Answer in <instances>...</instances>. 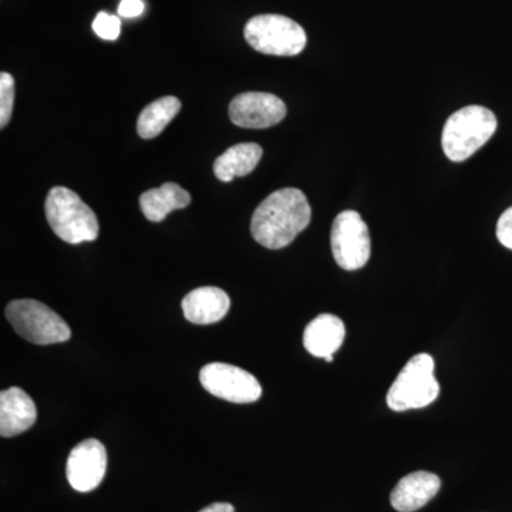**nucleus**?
Returning a JSON list of instances; mask_svg holds the SVG:
<instances>
[{"label":"nucleus","instance_id":"2eb2a0df","mask_svg":"<svg viewBox=\"0 0 512 512\" xmlns=\"http://www.w3.org/2000/svg\"><path fill=\"white\" fill-rule=\"evenodd\" d=\"M190 204V192L175 183H165L160 188L143 192L140 197L141 211L151 222H161L170 212L183 210Z\"/></svg>","mask_w":512,"mask_h":512},{"label":"nucleus","instance_id":"423d86ee","mask_svg":"<svg viewBox=\"0 0 512 512\" xmlns=\"http://www.w3.org/2000/svg\"><path fill=\"white\" fill-rule=\"evenodd\" d=\"M248 45L262 55L291 57L305 50V30L295 20L282 15H259L244 29Z\"/></svg>","mask_w":512,"mask_h":512},{"label":"nucleus","instance_id":"f3484780","mask_svg":"<svg viewBox=\"0 0 512 512\" xmlns=\"http://www.w3.org/2000/svg\"><path fill=\"white\" fill-rule=\"evenodd\" d=\"M181 110V101L177 97L167 96L153 101L141 111L137 121L138 136L151 140L163 133L164 128L173 121Z\"/></svg>","mask_w":512,"mask_h":512},{"label":"nucleus","instance_id":"4be33fe9","mask_svg":"<svg viewBox=\"0 0 512 512\" xmlns=\"http://www.w3.org/2000/svg\"><path fill=\"white\" fill-rule=\"evenodd\" d=\"M200 512H235V508L229 503H214L202 508Z\"/></svg>","mask_w":512,"mask_h":512},{"label":"nucleus","instance_id":"a211bd4d","mask_svg":"<svg viewBox=\"0 0 512 512\" xmlns=\"http://www.w3.org/2000/svg\"><path fill=\"white\" fill-rule=\"evenodd\" d=\"M15 104V80L12 74H0V127L8 126Z\"/></svg>","mask_w":512,"mask_h":512},{"label":"nucleus","instance_id":"f8f14e48","mask_svg":"<svg viewBox=\"0 0 512 512\" xmlns=\"http://www.w3.org/2000/svg\"><path fill=\"white\" fill-rule=\"evenodd\" d=\"M441 488V480L429 471H416L399 481L390 495V504L399 512H414L429 504Z\"/></svg>","mask_w":512,"mask_h":512},{"label":"nucleus","instance_id":"412c9836","mask_svg":"<svg viewBox=\"0 0 512 512\" xmlns=\"http://www.w3.org/2000/svg\"><path fill=\"white\" fill-rule=\"evenodd\" d=\"M143 0H121L119 5V15L121 18L133 19L143 15L144 12Z\"/></svg>","mask_w":512,"mask_h":512},{"label":"nucleus","instance_id":"9d476101","mask_svg":"<svg viewBox=\"0 0 512 512\" xmlns=\"http://www.w3.org/2000/svg\"><path fill=\"white\" fill-rule=\"evenodd\" d=\"M285 116L284 101L271 93L238 94L229 104V119L238 127L268 128L281 123Z\"/></svg>","mask_w":512,"mask_h":512},{"label":"nucleus","instance_id":"6ab92c4d","mask_svg":"<svg viewBox=\"0 0 512 512\" xmlns=\"http://www.w3.org/2000/svg\"><path fill=\"white\" fill-rule=\"evenodd\" d=\"M93 30L100 39L113 40L119 39L121 32V22L117 16L110 15L107 12H100L93 22Z\"/></svg>","mask_w":512,"mask_h":512},{"label":"nucleus","instance_id":"4468645a","mask_svg":"<svg viewBox=\"0 0 512 512\" xmlns=\"http://www.w3.org/2000/svg\"><path fill=\"white\" fill-rule=\"evenodd\" d=\"M345 323L338 316L323 313L306 326L303 346L312 356L332 362L345 340Z\"/></svg>","mask_w":512,"mask_h":512},{"label":"nucleus","instance_id":"39448f33","mask_svg":"<svg viewBox=\"0 0 512 512\" xmlns=\"http://www.w3.org/2000/svg\"><path fill=\"white\" fill-rule=\"evenodd\" d=\"M6 319L20 338L46 346L67 342L72 336L69 325L45 303L35 299H16L6 306Z\"/></svg>","mask_w":512,"mask_h":512},{"label":"nucleus","instance_id":"aec40b11","mask_svg":"<svg viewBox=\"0 0 512 512\" xmlns=\"http://www.w3.org/2000/svg\"><path fill=\"white\" fill-rule=\"evenodd\" d=\"M497 238L505 248L512 251V207L501 215L497 224Z\"/></svg>","mask_w":512,"mask_h":512},{"label":"nucleus","instance_id":"0eeeda50","mask_svg":"<svg viewBox=\"0 0 512 512\" xmlns=\"http://www.w3.org/2000/svg\"><path fill=\"white\" fill-rule=\"evenodd\" d=\"M330 245L336 264L345 271H357L372 254L369 228L359 212L343 211L333 221Z\"/></svg>","mask_w":512,"mask_h":512},{"label":"nucleus","instance_id":"f03ea898","mask_svg":"<svg viewBox=\"0 0 512 512\" xmlns=\"http://www.w3.org/2000/svg\"><path fill=\"white\" fill-rule=\"evenodd\" d=\"M45 212L50 228L67 244L92 242L99 237L100 227L96 214L69 188H52L46 198Z\"/></svg>","mask_w":512,"mask_h":512},{"label":"nucleus","instance_id":"20e7f679","mask_svg":"<svg viewBox=\"0 0 512 512\" xmlns=\"http://www.w3.org/2000/svg\"><path fill=\"white\" fill-rule=\"evenodd\" d=\"M440 384L434 376V360L420 353L406 363L387 393V406L394 412L423 409L439 397Z\"/></svg>","mask_w":512,"mask_h":512},{"label":"nucleus","instance_id":"7ed1b4c3","mask_svg":"<svg viewBox=\"0 0 512 512\" xmlns=\"http://www.w3.org/2000/svg\"><path fill=\"white\" fill-rule=\"evenodd\" d=\"M497 117L483 106H467L451 114L444 124V154L454 163L466 161L488 143L497 130Z\"/></svg>","mask_w":512,"mask_h":512},{"label":"nucleus","instance_id":"9b49d317","mask_svg":"<svg viewBox=\"0 0 512 512\" xmlns=\"http://www.w3.org/2000/svg\"><path fill=\"white\" fill-rule=\"evenodd\" d=\"M36 404L20 387H10L0 393V436L15 437L36 423Z\"/></svg>","mask_w":512,"mask_h":512},{"label":"nucleus","instance_id":"6e6552de","mask_svg":"<svg viewBox=\"0 0 512 512\" xmlns=\"http://www.w3.org/2000/svg\"><path fill=\"white\" fill-rule=\"evenodd\" d=\"M202 387L218 399L247 404L259 400L262 387L255 376L228 363H208L200 372Z\"/></svg>","mask_w":512,"mask_h":512},{"label":"nucleus","instance_id":"f257e3e1","mask_svg":"<svg viewBox=\"0 0 512 512\" xmlns=\"http://www.w3.org/2000/svg\"><path fill=\"white\" fill-rule=\"evenodd\" d=\"M312 220L311 205L301 190L284 188L272 192L256 208L251 234L259 245L282 249L308 228Z\"/></svg>","mask_w":512,"mask_h":512},{"label":"nucleus","instance_id":"dca6fc26","mask_svg":"<svg viewBox=\"0 0 512 512\" xmlns=\"http://www.w3.org/2000/svg\"><path fill=\"white\" fill-rule=\"evenodd\" d=\"M262 147L255 143H242L229 147L215 160L214 174L222 183H231L234 178L245 177L255 170L261 161Z\"/></svg>","mask_w":512,"mask_h":512},{"label":"nucleus","instance_id":"1a4fd4ad","mask_svg":"<svg viewBox=\"0 0 512 512\" xmlns=\"http://www.w3.org/2000/svg\"><path fill=\"white\" fill-rule=\"evenodd\" d=\"M106 470V447L96 439L84 440L77 444L67 458V481L79 493L96 490L106 476Z\"/></svg>","mask_w":512,"mask_h":512},{"label":"nucleus","instance_id":"ddd939ff","mask_svg":"<svg viewBox=\"0 0 512 512\" xmlns=\"http://www.w3.org/2000/svg\"><path fill=\"white\" fill-rule=\"evenodd\" d=\"M185 319L195 325H211L225 318L231 301L227 292L217 286H202L188 293L181 302Z\"/></svg>","mask_w":512,"mask_h":512}]
</instances>
